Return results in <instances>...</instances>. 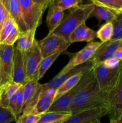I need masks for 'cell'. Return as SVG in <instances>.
I'll return each instance as SVG.
<instances>
[{"label":"cell","instance_id":"7402d4cb","mask_svg":"<svg viewBox=\"0 0 122 123\" xmlns=\"http://www.w3.org/2000/svg\"><path fill=\"white\" fill-rule=\"evenodd\" d=\"M23 104V86H21L12 97L7 108V109L13 115L16 122L18 117L22 114Z\"/></svg>","mask_w":122,"mask_h":123},{"label":"cell","instance_id":"30bf717a","mask_svg":"<svg viewBox=\"0 0 122 123\" xmlns=\"http://www.w3.org/2000/svg\"><path fill=\"white\" fill-rule=\"evenodd\" d=\"M93 67V62L92 59L87 62L81 65L76 66L72 68L68 72L63 73H58L55 78L51 79L49 82L41 84L42 89L44 90H54L58 89L62 84L65 82L67 80L70 79L75 74L80 73H86L87 71Z\"/></svg>","mask_w":122,"mask_h":123},{"label":"cell","instance_id":"8d00e7d4","mask_svg":"<svg viewBox=\"0 0 122 123\" xmlns=\"http://www.w3.org/2000/svg\"><path fill=\"white\" fill-rule=\"evenodd\" d=\"M109 123H122V121H118V120H110Z\"/></svg>","mask_w":122,"mask_h":123},{"label":"cell","instance_id":"d6a6232c","mask_svg":"<svg viewBox=\"0 0 122 123\" xmlns=\"http://www.w3.org/2000/svg\"><path fill=\"white\" fill-rule=\"evenodd\" d=\"M14 121H15V118L13 114L0 105V123H11Z\"/></svg>","mask_w":122,"mask_h":123},{"label":"cell","instance_id":"4dcf8cb0","mask_svg":"<svg viewBox=\"0 0 122 123\" xmlns=\"http://www.w3.org/2000/svg\"><path fill=\"white\" fill-rule=\"evenodd\" d=\"M112 23L113 24L114 32L111 40H122V14H118Z\"/></svg>","mask_w":122,"mask_h":123},{"label":"cell","instance_id":"4fadbf2b","mask_svg":"<svg viewBox=\"0 0 122 123\" xmlns=\"http://www.w3.org/2000/svg\"><path fill=\"white\" fill-rule=\"evenodd\" d=\"M20 31L16 23L9 16L6 20L0 32V44L13 46L16 43Z\"/></svg>","mask_w":122,"mask_h":123},{"label":"cell","instance_id":"2e32d148","mask_svg":"<svg viewBox=\"0 0 122 123\" xmlns=\"http://www.w3.org/2000/svg\"><path fill=\"white\" fill-rule=\"evenodd\" d=\"M120 46H122V40L103 43L92 57L93 64L103 62L107 59L114 57L116 51Z\"/></svg>","mask_w":122,"mask_h":123},{"label":"cell","instance_id":"60d3db41","mask_svg":"<svg viewBox=\"0 0 122 123\" xmlns=\"http://www.w3.org/2000/svg\"><path fill=\"white\" fill-rule=\"evenodd\" d=\"M120 14H122V12H121L120 13Z\"/></svg>","mask_w":122,"mask_h":123},{"label":"cell","instance_id":"5b68a950","mask_svg":"<svg viewBox=\"0 0 122 123\" xmlns=\"http://www.w3.org/2000/svg\"><path fill=\"white\" fill-rule=\"evenodd\" d=\"M122 68V61L118 67L111 69L103 62L93 64L94 76L102 92L108 95L116 84Z\"/></svg>","mask_w":122,"mask_h":123},{"label":"cell","instance_id":"836d02e7","mask_svg":"<svg viewBox=\"0 0 122 123\" xmlns=\"http://www.w3.org/2000/svg\"><path fill=\"white\" fill-rule=\"evenodd\" d=\"M8 16L9 13L8 11L4 6L2 0H0V32L4 25V23L5 22Z\"/></svg>","mask_w":122,"mask_h":123},{"label":"cell","instance_id":"ba28073f","mask_svg":"<svg viewBox=\"0 0 122 123\" xmlns=\"http://www.w3.org/2000/svg\"><path fill=\"white\" fill-rule=\"evenodd\" d=\"M22 53L26 82L32 80L39 81L38 79V71L43 58L38 46V41L35 40L33 46L27 51Z\"/></svg>","mask_w":122,"mask_h":123},{"label":"cell","instance_id":"44dd1931","mask_svg":"<svg viewBox=\"0 0 122 123\" xmlns=\"http://www.w3.org/2000/svg\"><path fill=\"white\" fill-rule=\"evenodd\" d=\"M22 85L13 82H9L0 87V105L4 109L8 108L10 102L14 94Z\"/></svg>","mask_w":122,"mask_h":123},{"label":"cell","instance_id":"f546056e","mask_svg":"<svg viewBox=\"0 0 122 123\" xmlns=\"http://www.w3.org/2000/svg\"><path fill=\"white\" fill-rule=\"evenodd\" d=\"M53 3L60 10L63 11L74 8L83 4L82 0H53Z\"/></svg>","mask_w":122,"mask_h":123},{"label":"cell","instance_id":"8992f818","mask_svg":"<svg viewBox=\"0 0 122 123\" xmlns=\"http://www.w3.org/2000/svg\"><path fill=\"white\" fill-rule=\"evenodd\" d=\"M109 119L122 120V68L116 84L107 95Z\"/></svg>","mask_w":122,"mask_h":123},{"label":"cell","instance_id":"3957f363","mask_svg":"<svg viewBox=\"0 0 122 123\" xmlns=\"http://www.w3.org/2000/svg\"><path fill=\"white\" fill-rule=\"evenodd\" d=\"M52 0H19L28 30H37Z\"/></svg>","mask_w":122,"mask_h":123},{"label":"cell","instance_id":"ab89813d","mask_svg":"<svg viewBox=\"0 0 122 123\" xmlns=\"http://www.w3.org/2000/svg\"><path fill=\"white\" fill-rule=\"evenodd\" d=\"M1 66H0V87H1Z\"/></svg>","mask_w":122,"mask_h":123},{"label":"cell","instance_id":"52a82bcc","mask_svg":"<svg viewBox=\"0 0 122 123\" xmlns=\"http://www.w3.org/2000/svg\"><path fill=\"white\" fill-rule=\"evenodd\" d=\"M71 44L63 37L53 34H48L45 38L38 41L43 59L56 54H61Z\"/></svg>","mask_w":122,"mask_h":123},{"label":"cell","instance_id":"e575fe53","mask_svg":"<svg viewBox=\"0 0 122 123\" xmlns=\"http://www.w3.org/2000/svg\"><path fill=\"white\" fill-rule=\"evenodd\" d=\"M121 62L122 61H120V60H117V59L115 58L114 57H112L105 60L103 62V64L107 68H111V69H114V68H116L117 67H118L120 66V64Z\"/></svg>","mask_w":122,"mask_h":123},{"label":"cell","instance_id":"9c48e42d","mask_svg":"<svg viewBox=\"0 0 122 123\" xmlns=\"http://www.w3.org/2000/svg\"><path fill=\"white\" fill-rule=\"evenodd\" d=\"M102 43L101 42H94V41L87 43L83 49L78 52L77 54H74V56L70 59L68 63L61 70L59 73H66L76 66L89 61L92 58L96 50L102 44Z\"/></svg>","mask_w":122,"mask_h":123},{"label":"cell","instance_id":"d590c367","mask_svg":"<svg viewBox=\"0 0 122 123\" xmlns=\"http://www.w3.org/2000/svg\"><path fill=\"white\" fill-rule=\"evenodd\" d=\"M114 58L122 61V46H120L117 49L114 55Z\"/></svg>","mask_w":122,"mask_h":123},{"label":"cell","instance_id":"f1b7e54d","mask_svg":"<svg viewBox=\"0 0 122 123\" xmlns=\"http://www.w3.org/2000/svg\"><path fill=\"white\" fill-rule=\"evenodd\" d=\"M61 54H56L55 55L47 57L45 58H43L40 62L38 71V80L42 78H43L45 74V72L48 70L49 68L51 67V65L53 64L56 60V59L59 57Z\"/></svg>","mask_w":122,"mask_h":123},{"label":"cell","instance_id":"4316f807","mask_svg":"<svg viewBox=\"0 0 122 123\" xmlns=\"http://www.w3.org/2000/svg\"><path fill=\"white\" fill-rule=\"evenodd\" d=\"M113 32L114 27L112 22H106L102 25L96 32L97 38H99L102 43L109 42L112 39Z\"/></svg>","mask_w":122,"mask_h":123},{"label":"cell","instance_id":"8fae6325","mask_svg":"<svg viewBox=\"0 0 122 123\" xmlns=\"http://www.w3.org/2000/svg\"><path fill=\"white\" fill-rule=\"evenodd\" d=\"M14 45L0 44V66L1 70V85L13 82L12 73Z\"/></svg>","mask_w":122,"mask_h":123},{"label":"cell","instance_id":"7c38bea8","mask_svg":"<svg viewBox=\"0 0 122 123\" xmlns=\"http://www.w3.org/2000/svg\"><path fill=\"white\" fill-rule=\"evenodd\" d=\"M41 90V84L38 80H30L25 84L23 86V104L22 114L28 112L34 106Z\"/></svg>","mask_w":122,"mask_h":123},{"label":"cell","instance_id":"1f68e13d","mask_svg":"<svg viewBox=\"0 0 122 123\" xmlns=\"http://www.w3.org/2000/svg\"><path fill=\"white\" fill-rule=\"evenodd\" d=\"M40 115L32 114L23 113L18 117L16 123H38Z\"/></svg>","mask_w":122,"mask_h":123},{"label":"cell","instance_id":"b9f144b4","mask_svg":"<svg viewBox=\"0 0 122 123\" xmlns=\"http://www.w3.org/2000/svg\"></svg>","mask_w":122,"mask_h":123},{"label":"cell","instance_id":"5bb4252c","mask_svg":"<svg viewBox=\"0 0 122 123\" xmlns=\"http://www.w3.org/2000/svg\"><path fill=\"white\" fill-rule=\"evenodd\" d=\"M107 114L108 109L106 108L90 109L72 115L62 123H90L96 119L100 120Z\"/></svg>","mask_w":122,"mask_h":123},{"label":"cell","instance_id":"cb8c5ba5","mask_svg":"<svg viewBox=\"0 0 122 123\" xmlns=\"http://www.w3.org/2000/svg\"><path fill=\"white\" fill-rule=\"evenodd\" d=\"M36 30H27L24 32H20L16 46L22 52H25L33 46L35 38Z\"/></svg>","mask_w":122,"mask_h":123},{"label":"cell","instance_id":"d4e9b609","mask_svg":"<svg viewBox=\"0 0 122 123\" xmlns=\"http://www.w3.org/2000/svg\"><path fill=\"white\" fill-rule=\"evenodd\" d=\"M84 73H78V74L74 75V76L68 80H67L65 82L63 83L58 89L56 90L54 101L57 100V98H59L60 97L63 96V94L67 93L69 91H70L72 88H74L78 84V82L80 81L81 77L83 76Z\"/></svg>","mask_w":122,"mask_h":123},{"label":"cell","instance_id":"603a6c76","mask_svg":"<svg viewBox=\"0 0 122 123\" xmlns=\"http://www.w3.org/2000/svg\"><path fill=\"white\" fill-rule=\"evenodd\" d=\"M93 4L94 8L91 13L90 17H95L99 23L102 21H105L106 22H112L120 14L104 6Z\"/></svg>","mask_w":122,"mask_h":123},{"label":"cell","instance_id":"6da1fadb","mask_svg":"<svg viewBox=\"0 0 122 123\" xmlns=\"http://www.w3.org/2000/svg\"><path fill=\"white\" fill-rule=\"evenodd\" d=\"M107 95L100 91L94 78L78 92L73 98L70 108L72 115L96 108L108 109Z\"/></svg>","mask_w":122,"mask_h":123},{"label":"cell","instance_id":"f35d334b","mask_svg":"<svg viewBox=\"0 0 122 123\" xmlns=\"http://www.w3.org/2000/svg\"><path fill=\"white\" fill-rule=\"evenodd\" d=\"M67 120V119H66ZM65 120H59V121H55V122H51V123H62L63 121H65Z\"/></svg>","mask_w":122,"mask_h":123},{"label":"cell","instance_id":"ac0fdd59","mask_svg":"<svg viewBox=\"0 0 122 123\" xmlns=\"http://www.w3.org/2000/svg\"><path fill=\"white\" fill-rule=\"evenodd\" d=\"M2 2L10 16L17 25L20 32L27 31L19 0H2Z\"/></svg>","mask_w":122,"mask_h":123},{"label":"cell","instance_id":"277c9868","mask_svg":"<svg viewBox=\"0 0 122 123\" xmlns=\"http://www.w3.org/2000/svg\"><path fill=\"white\" fill-rule=\"evenodd\" d=\"M94 78L93 67L85 73L81 77L78 84L63 96L60 97L55 101L50 106L47 112H70V108L73 98L79 91L89 84L90 81Z\"/></svg>","mask_w":122,"mask_h":123},{"label":"cell","instance_id":"ffe728a7","mask_svg":"<svg viewBox=\"0 0 122 123\" xmlns=\"http://www.w3.org/2000/svg\"><path fill=\"white\" fill-rule=\"evenodd\" d=\"M64 18V13L60 10L53 3L52 0L49 6L46 17V25L49 29V34L55 31L61 23Z\"/></svg>","mask_w":122,"mask_h":123},{"label":"cell","instance_id":"9a60e30c","mask_svg":"<svg viewBox=\"0 0 122 123\" xmlns=\"http://www.w3.org/2000/svg\"><path fill=\"white\" fill-rule=\"evenodd\" d=\"M12 80L16 84L24 86L26 83V73L23 53L14 46Z\"/></svg>","mask_w":122,"mask_h":123},{"label":"cell","instance_id":"74e56055","mask_svg":"<svg viewBox=\"0 0 122 123\" xmlns=\"http://www.w3.org/2000/svg\"><path fill=\"white\" fill-rule=\"evenodd\" d=\"M100 120V119H96V120H94V121H92L91 122H90V123H101Z\"/></svg>","mask_w":122,"mask_h":123},{"label":"cell","instance_id":"83f0119b","mask_svg":"<svg viewBox=\"0 0 122 123\" xmlns=\"http://www.w3.org/2000/svg\"><path fill=\"white\" fill-rule=\"evenodd\" d=\"M90 2L104 6L118 13L122 12V0H92Z\"/></svg>","mask_w":122,"mask_h":123},{"label":"cell","instance_id":"d6986e66","mask_svg":"<svg viewBox=\"0 0 122 123\" xmlns=\"http://www.w3.org/2000/svg\"><path fill=\"white\" fill-rule=\"evenodd\" d=\"M97 37L96 32L92 29L89 28L84 23L75 29L69 36V42H90Z\"/></svg>","mask_w":122,"mask_h":123},{"label":"cell","instance_id":"484cf974","mask_svg":"<svg viewBox=\"0 0 122 123\" xmlns=\"http://www.w3.org/2000/svg\"><path fill=\"white\" fill-rule=\"evenodd\" d=\"M72 114L71 112H47L40 115V119L38 123L55 122L61 120H66Z\"/></svg>","mask_w":122,"mask_h":123},{"label":"cell","instance_id":"e0dca14e","mask_svg":"<svg viewBox=\"0 0 122 123\" xmlns=\"http://www.w3.org/2000/svg\"><path fill=\"white\" fill-rule=\"evenodd\" d=\"M55 92L56 90H44L42 89L37 102L27 114L40 115L47 112L53 103Z\"/></svg>","mask_w":122,"mask_h":123},{"label":"cell","instance_id":"7a4b0ae2","mask_svg":"<svg viewBox=\"0 0 122 123\" xmlns=\"http://www.w3.org/2000/svg\"><path fill=\"white\" fill-rule=\"evenodd\" d=\"M93 8L94 4L92 2L72 8L63 18L59 26L50 34L63 37L69 42V36L72 32L79 26L86 23L87 19L90 17Z\"/></svg>","mask_w":122,"mask_h":123}]
</instances>
